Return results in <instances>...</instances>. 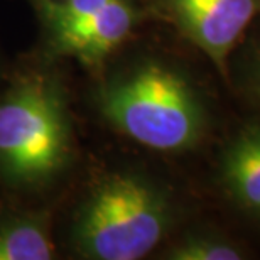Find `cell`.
Segmentation results:
<instances>
[{
	"label": "cell",
	"mask_w": 260,
	"mask_h": 260,
	"mask_svg": "<svg viewBox=\"0 0 260 260\" xmlns=\"http://www.w3.org/2000/svg\"><path fill=\"white\" fill-rule=\"evenodd\" d=\"M98 105L118 132L159 152L193 149L205 137L208 110L178 70L145 61L102 88Z\"/></svg>",
	"instance_id": "6da1fadb"
},
{
	"label": "cell",
	"mask_w": 260,
	"mask_h": 260,
	"mask_svg": "<svg viewBox=\"0 0 260 260\" xmlns=\"http://www.w3.org/2000/svg\"><path fill=\"white\" fill-rule=\"evenodd\" d=\"M174 210L166 191L135 173L103 178L81 208L75 240L95 260H139L171 230Z\"/></svg>",
	"instance_id": "7a4b0ae2"
},
{
	"label": "cell",
	"mask_w": 260,
	"mask_h": 260,
	"mask_svg": "<svg viewBox=\"0 0 260 260\" xmlns=\"http://www.w3.org/2000/svg\"><path fill=\"white\" fill-rule=\"evenodd\" d=\"M63 102L48 83L29 81L0 102V168L15 181H43L68 152Z\"/></svg>",
	"instance_id": "3957f363"
},
{
	"label": "cell",
	"mask_w": 260,
	"mask_h": 260,
	"mask_svg": "<svg viewBox=\"0 0 260 260\" xmlns=\"http://www.w3.org/2000/svg\"><path fill=\"white\" fill-rule=\"evenodd\" d=\"M174 24L226 78L233 51L260 15V0H162Z\"/></svg>",
	"instance_id": "277c9868"
},
{
	"label": "cell",
	"mask_w": 260,
	"mask_h": 260,
	"mask_svg": "<svg viewBox=\"0 0 260 260\" xmlns=\"http://www.w3.org/2000/svg\"><path fill=\"white\" fill-rule=\"evenodd\" d=\"M135 17L130 0H108L86 17L53 29V39L61 53L96 64L128 38Z\"/></svg>",
	"instance_id": "5b68a950"
},
{
	"label": "cell",
	"mask_w": 260,
	"mask_h": 260,
	"mask_svg": "<svg viewBox=\"0 0 260 260\" xmlns=\"http://www.w3.org/2000/svg\"><path fill=\"white\" fill-rule=\"evenodd\" d=\"M218 181L225 196L260 220V120H250L228 139L220 154Z\"/></svg>",
	"instance_id": "8992f818"
},
{
	"label": "cell",
	"mask_w": 260,
	"mask_h": 260,
	"mask_svg": "<svg viewBox=\"0 0 260 260\" xmlns=\"http://www.w3.org/2000/svg\"><path fill=\"white\" fill-rule=\"evenodd\" d=\"M54 255L44 226L36 220H14L0 226V260H49Z\"/></svg>",
	"instance_id": "52a82bcc"
},
{
	"label": "cell",
	"mask_w": 260,
	"mask_h": 260,
	"mask_svg": "<svg viewBox=\"0 0 260 260\" xmlns=\"http://www.w3.org/2000/svg\"><path fill=\"white\" fill-rule=\"evenodd\" d=\"M248 250L235 238L220 232L191 233L166 252L173 260H243Z\"/></svg>",
	"instance_id": "ba28073f"
},
{
	"label": "cell",
	"mask_w": 260,
	"mask_h": 260,
	"mask_svg": "<svg viewBox=\"0 0 260 260\" xmlns=\"http://www.w3.org/2000/svg\"><path fill=\"white\" fill-rule=\"evenodd\" d=\"M226 76H232L238 90L260 110V27L247 32L235 48Z\"/></svg>",
	"instance_id": "9c48e42d"
}]
</instances>
